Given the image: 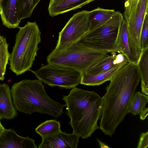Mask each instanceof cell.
Instances as JSON below:
<instances>
[{
    "label": "cell",
    "instance_id": "1",
    "mask_svg": "<svg viewBox=\"0 0 148 148\" xmlns=\"http://www.w3.org/2000/svg\"><path fill=\"white\" fill-rule=\"evenodd\" d=\"M110 81L102 97L99 128L111 137L128 113L130 103L140 81L137 64L127 62Z\"/></svg>",
    "mask_w": 148,
    "mask_h": 148
},
{
    "label": "cell",
    "instance_id": "2",
    "mask_svg": "<svg viewBox=\"0 0 148 148\" xmlns=\"http://www.w3.org/2000/svg\"><path fill=\"white\" fill-rule=\"evenodd\" d=\"M62 99L73 132L85 139L100 129L97 123L101 117L102 99L97 93L75 87Z\"/></svg>",
    "mask_w": 148,
    "mask_h": 148
},
{
    "label": "cell",
    "instance_id": "3",
    "mask_svg": "<svg viewBox=\"0 0 148 148\" xmlns=\"http://www.w3.org/2000/svg\"><path fill=\"white\" fill-rule=\"evenodd\" d=\"M10 90L14 107L21 112L30 115L36 112L56 118L63 112L65 105L51 99L38 79L23 80Z\"/></svg>",
    "mask_w": 148,
    "mask_h": 148
},
{
    "label": "cell",
    "instance_id": "4",
    "mask_svg": "<svg viewBox=\"0 0 148 148\" xmlns=\"http://www.w3.org/2000/svg\"><path fill=\"white\" fill-rule=\"evenodd\" d=\"M18 28L9 60L10 69L17 75L30 71L41 41V33L36 22L28 21L24 26Z\"/></svg>",
    "mask_w": 148,
    "mask_h": 148
},
{
    "label": "cell",
    "instance_id": "5",
    "mask_svg": "<svg viewBox=\"0 0 148 148\" xmlns=\"http://www.w3.org/2000/svg\"><path fill=\"white\" fill-rule=\"evenodd\" d=\"M109 55L79 41L62 50L55 49L47 58L48 63L70 68L81 73L94 66Z\"/></svg>",
    "mask_w": 148,
    "mask_h": 148
},
{
    "label": "cell",
    "instance_id": "6",
    "mask_svg": "<svg viewBox=\"0 0 148 148\" xmlns=\"http://www.w3.org/2000/svg\"><path fill=\"white\" fill-rule=\"evenodd\" d=\"M124 19L119 11L106 22L88 32L80 41L93 49L107 53L118 52L117 40Z\"/></svg>",
    "mask_w": 148,
    "mask_h": 148
},
{
    "label": "cell",
    "instance_id": "7",
    "mask_svg": "<svg viewBox=\"0 0 148 148\" xmlns=\"http://www.w3.org/2000/svg\"><path fill=\"white\" fill-rule=\"evenodd\" d=\"M40 80L52 87L69 89L81 81V73L69 68L48 63L36 71L30 70Z\"/></svg>",
    "mask_w": 148,
    "mask_h": 148
},
{
    "label": "cell",
    "instance_id": "8",
    "mask_svg": "<svg viewBox=\"0 0 148 148\" xmlns=\"http://www.w3.org/2000/svg\"><path fill=\"white\" fill-rule=\"evenodd\" d=\"M89 15L85 10L73 15L59 33L56 49L64 50L80 40L90 28Z\"/></svg>",
    "mask_w": 148,
    "mask_h": 148
},
{
    "label": "cell",
    "instance_id": "9",
    "mask_svg": "<svg viewBox=\"0 0 148 148\" xmlns=\"http://www.w3.org/2000/svg\"><path fill=\"white\" fill-rule=\"evenodd\" d=\"M148 0H140L137 10L127 23L128 39L131 52L138 59L141 53L140 36L143 24L148 14Z\"/></svg>",
    "mask_w": 148,
    "mask_h": 148
},
{
    "label": "cell",
    "instance_id": "10",
    "mask_svg": "<svg viewBox=\"0 0 148 148\" xmlns=\"http://www.w3.org/2000/svg\"><path fill=\"white\" fill-rule=\"evenodd\" d=\"M80 137L73 132L68 134L60 132L42 138L38 148H77Z\"/></svg>",
    "mask_w": 148,
    "mask_h": 148
},
{
    "label": "cell",
    "instance_id": "11",
    "mask_svg": "<svg viewBox=\"0 0 148 148\" xmlns=\"http://www.w3.org/2000/svg\"><path fill=\"white\" fill-rule=\"evenodd\" d=\"M37 148L35 140L20 136L12 129H5L0 137V148Z\"/></svg>",
    "mask_w": 148,
    "mask_h": 148
},
{
    "label": "cell",
    "instance_id": "12",
    "mask_svg": "<svg viewBox=\"0 0 148 148\" xmlns=\"http://www.w3.org/2000/svg\"><path fill=\"white\" fill-rule=\"evenodd\" d=\"M17 115L14 107L11 90L8 84L3 83L0 85V119L10 120Z\"/></svg>",
    "mask_w": 148,
    "mask_h": 148
},
{
    "label": "cell",
    "instance_id": "13",
    "mask_svg": "<svg viewBox=\"0 0 148 148\" xmlns=\"http://www.w3.org/2000/svg\"><path fill=\"white\" fill-rule=\"evenodd\" d=\"M95 0H50L48 10L53 17L82 8Z\"/></svg>",
    "mask_w": 148,
    "mask_h": 148
},
{
    "label": "cell",
    "instance_id": "14",
    "mask_svg": "<svg viewBox=\"0 0 148 148\" xmlns=\"http://www.w3.org/2000/svg\"><path fill=\"white\" fill-rule=\"evenodd\" d=\"M17 0H1L0 14L3 25L11 29L18 28L20 23L16 16Z\"/></svg>",
    "mask_w": 148,
    "mask_h": 148
},
{
    "label": "cell",
    "instance_id": "15",
    "mask_svg": "<svg viewBox=\"0 0 148 148\" xmlns=\"http://www.w3.org/2000/svg\"><path fill=\"white\" fill-rule=\"evenodd\" d=\"M128 62L126 59L122 63L118 64L110 69L95 75H90L84 72H81L80 84L88 86H99L110 81L118 71Z\"/></svg>",
    "mask_w": 148,
    "mask_h": 148
},
{
    "label": "cell",
    "instance_id": "16",
    "mask_svg": "<svg viewBox=\"0 0 148 148\" xmlns=\"http://www.w3.org/2000/svg\"><path fill=\"white\" fill-rule=\"evenodd\" d=\"M127 58L122 53H112L94 66L83 71L90 75H95L107 71L124 62ZM83 72V71H82Z\"/></svg>",
    "mask_w": 148,
    "mask_h": 148
},
{
    "label": "cell",
    "instance_id": "17",
    "mask_svg": "<svg viewBox=\"0 0 148 148\" xmlns=\"http://www.w3.org/2000/svg\"><path fill=\"white\" fill-rule=\"evenodd\" d=\"M119 53H122L127 58L128 62L137 64L138 60L131 52L128 39L127 24L123 19L120 27L117 40Z\"/></svg>",
    "mask_w": 148,
    "mask_h": 148
},
{
    "label": "cell",
    "instance_id": "18",
    "mask_svg": "<svg viewBox=\"0 0 148 148\" xmlns=\"http://www.w3.org/2000/svg\"><path fill=\"white\" fill-rule=\"evenodd\" d=\"M137 65L141 81L142 92L148 95V47L141 50Z\"/></svg>",
    "mask_w": 148,
    "mask_h": 148
},
{
    "label": "cell",
    "instance_id": "19",
    "mask_svg": "<svg viewBox=\"0 0 148 148\" xmlns=\"http://www.w3.org/2000/svg\"><path fill=\"white\" fill-rule=\"evenodd\" d=\"M113 9L99 7L89 11V18L90 23V30L94 29L108 21L116 12Z\"/></svg>",
    "mask_w": 148,
    "mask_h": 148
},
{
    "label": "cell",
    "instance_id": "20",
    "mask_svg": "<svg viewBox=\"0 0 148 148\" xmlns=\"http://www.w3.org/2000/svg\"><path fill=\"white\" fill-rule=\"evenodd\" d=\"M40 0H17L16 12L18 21L31 16L35 7Z\"/></svg>",
    "mask_w": 148,
    "mask_h": 148
},
{
    "label": "cell",
    "instance_id": "21",
    "mask_svg": "<svg viewBox=\"0 0 148 148\" xmlns=\"http://www.w3.org/2000/svg\"><path fill=\"white\" fill-rule=\"evenodd\" d=\"M148 103V97L140 92H134L130 103L128 113L136 115L140 114L145 108Z\"/></svg>",
    "mask_w": 148,
    "mask_h": 148
},
{
    "label": "cell",
    "instance_id": "22",
    "mask_svg": "<svg viewBox=\"0 0 148 148\" xmlns=\"http://www.w3.org/2000/svg\"><path fill=\"white\" fill-rule=\"evenodd\" d=\"M60 122L55 119L47 120L39 125L35 129L36 132L41 138L57 133L61 131Z\"/></svg>",
    "mask_w": 148,
    "mask_h": 148
},
{
    "label": "cell",
    "instance_id": "23",
    "mask_svg": "<svg viewBox=\"0 0 148 148\" xmlns=\"http://www.w3.org/2000/svg\"><path fill=\"white\" fill-rule=\"evenodd\" d=\"M10 54L8 51V44L6 39L0 35V80L4 79L6 68Z\"/></svg>",
    "mask_w": 148,
    "mask_h": 148
},
{
    "label": "cell",
    "instance_id": "24",
    "mask_svg": "<svg viewBox=\"0 0 148 148\" xmlns=\"http://www.w3.org/2000/svg\"><path fill=\"white\" fill-rule=\"evenodd\" d=\"M140 0H125L124 3V18L127 23L136 11Z\"/></svg>",
    "mask_w": 148,
    "mask_h": 148
},
{
    "label": "cell",
    "instance_id": "25",
    "mask_svg": "<svg viewBox=\"0 0 148 148\" xmlns=\"http://www.w3.org/2000/svg\"><path fill=\"white\" fill-rule=\"evenodd\" d=\"M148 14L145 15L142 28L140 40L141 50L148 47Z\"/></svg>",
    "mask_w": 148,
    "mask_h": 148
},
{
    "label": "cell",
    "instance_id": "26",
    "mask_svg": "<svg viewBox=\"0 0 148 148\" xmlns=\"http://www.w3.org/2000/svg\"><path fill=\"white\" fill-rule=\"evenodd\" d=\"M148 146V131L142 132L140 135L137 148H146Z\"/></svg>",
    "mask_w": 148,
    "mask_h": 148
},
{
    "label": "cell",
    "instance_id": "27",
    "mask_svg": "<svg viewBox=\"0 0 148 148\" xmlns=\"http://www.w3.org/2000/svg\"><path fill=\"white\" fill-rule=\"evenodd\" d=\"M148 114V108H145L139 114L140 119L143 120L147 117Z\"/></svg>",
    "mask_w": 148,
    "mask_h": 148
},
{
    "label": "cell",
    "instance_id": "28",
    "mask_svg": "<svg viewBox=\"0 0 148 148\" xmlns=\"http://www.w3.org/2000/svg\"><path fill=\"white\" fill-rule=\"evenodd\" d=\"M97 140L98 141L100 147L101 148H110V147L107 144L103 143L98 138H97Z\"/></svg>",
    "mask_w": 148,
    "mask_h": 148
},
{
    "label": "cell",
    "instance_id": "29",
    "mask_svg": "<svg viewBox=\"0 0 148 148\" xmlns=\"http://www.w3.org/2000/svg\"><path fill=\"white\" fill-rule=\"evenodd\" d=\"M5 129L2 125L0 119V137L3 132Z\"/></svg>",
    "mask_w": 148,
    "mask_h": 148
},
{
    "label": "cell",
    "instance_id": "30",
    "mask_svg": "<svg viewBox=\"0 0 148 148\" xmlns=\"http://www.w3.org/2000/svg\"><path fill=\"white\" fill-rule=\"evenodd\" d=\"M1 0H0V1H1Z\"/></svg>",
    "mask_w": 148,
    "mask_h": 148
},
{
    "label": "cell",
    "instance_id": "31",
    "mask_svg": "<svg viewBox=\"0 0 148 148\" xmlns=\"http://www.w3.org/2000/svg\"></svg>",
    "mask_w": 148,
    "mask_h": 148
}]
</instances>
